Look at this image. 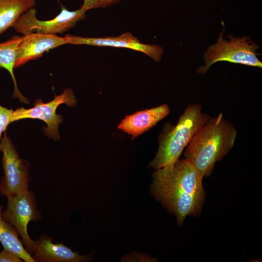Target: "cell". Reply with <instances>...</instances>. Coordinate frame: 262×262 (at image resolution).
Returning <instances> with one entry per match:
<instances>
[{
    "mask_svg": "<svg viewBox=\"0 0 262 262\" xmlns=\"http://www.w3.org/2000/svg\"><path fill=\"white\" fill-rule=\"evenodd\" d=\"M169 113V107L166 104L139 111L126 116L118 128L131 135L133 139L154 126Z\"/></svg>",
    "mask_w": 262,
    "mask_h": 262,
    "instance_id": "7c38bea8",
    "label": "cell"
},
{
    "mask_svg": "<svg viewBox=\"0 0 262 262\" xmlns=\"http://www.w3.org/2000/svg\"><path fill=\"white\" fill-rule=\"evenodd\" d=\"M13 111L12 109H9L0 105V141L2 133L6 131L8 126L11 123V118Z\"/></svg>",
    "mask_w": 262,
    "mask_h": 262,
    "instance_id": "2e32d148",
    "label": "cell"
},
{
    "mask_svg": "<svg viewBox=\"0 0 262 262\" xmlns=\"http://www.w3.org/2000/svg\"><path fill=\"white\" fill-rule=\"evenodd\" d=\"M237 132L220 113L210 118L185 148V159L190 161L202 177L212 174L215 164L232 148Z\"/></svg>",
    "mask_w": 262,
    "mask_h": 262,
    "instance_id": "7a4b0ae2",
    "label": "cell"
},
{
    "mask_svg": "<svg viewBox=\"0 0 262 262\" xmlns=\"http://www.w3.org/2000/svg\"><path fill=\"white\" fill-rule=\"evenodd\" d=\"M118 0H101L100 8L110 6L116 2Z\"/></svg>",
    "mask_w": 262,
    "mask_h": 262,
    "instance_id": "d6986e66",
    "label": "cell"
},
{
    "mask_svg": "<svg viewBox=\"0 0 262 262\" xmlns=\"http://www.w3.org/2000/svg\"><path fill=\"white\" fill-rule=\"evenodd\" d=\"M23 38V36L14 35L9 39L0 43V68L7 70L11 76L14 86L13 98H17L21 102L28 104L29 100L21 94L17 87L14 72L17 48Z\"/></svg>",
    "mask_w": 262,
    "mask_h": 262,
    "instance_id": "4fadbf2b",
    "label": "cell"
},
{
    "mask_svg": "<svg viewBox=\"0 0 262 262\" xmlns=\"http://www.w3.org/2000/svg\"><path fill=\"white\" fill-rule=\"evenodd\" d=\"M2 207L0 205V242L3 248L19 256L24 262H35L23 246L18 238L19 234L13 226L2 217Z\"/></svg>",
    "mask_w": 262,
    "mask_h": 262,
    "instance_id": "9a60e30c",
    "label": "cell"
},
{
    "mask_svg": "<svg viewBox=\"0 0 262 262\" xmlns=\"http://www.w3.org/2000/svg\"><path fill=\"white\" fill-rule=\"evenodd\" d=\"M154 172L151 192L182 225L189 215L200 213L205 198L203 177L189 160H178Z\"/></svg>",
    "mask_w": 262,
    "mask_h": 262,
    "instance_id": "6da1fadb",
    "label": "cell"
},
{
    "mask_svg": "<svg viewBox=\"0 0 262 262\" xmlns=\"http://www.w3.org/2000/svg\"><path fill=\"white\" fill-rule=\"evenodd\" d=\"M64 38L66 44L112 47L137 50L145 53L156 62L161 60L164 53V50L160 46L142 43L129 32L117 36L89 37L67 34Z\"/></svg>",
    "mask_w": 262,
    "mask_h": 262,
    "instance_id": "9c48e42d",
    "label": "cell"
},
{
    "mask_svg": "<svg viewBox=\"0 0 262 262\" xmlns=\"http://www.w3.org/2000/svg\"><path fill=\"white\" fill-rule=\"evenodd\" d=\"M62 104H66L70 107L76 105V98L71 88L65 89L61 94L55 96L48 102L44 103L41 99H38L34 102L33 107L16 108L12 115L11 123L27 118L41 120L47 125L43 128L45 134L55 140L59 139L58 127L59 124L63 121V118L61 115L56 114V110Z\"/></svg>",
    "mask_w": 262,
    "mask_h": 262,
    "instance_id": "8992f818",
    "label": "cell"
},
{
    "mask_svg": "<svg viewBox=\"0 0 262 262\" xmlns=\"http://www.w3.org/2000/svg\"><path fill=\"white\" fill-rule=\"evenodd\" d=\"M2 217L15 227L22 237L25 249L32 254L33 241L28 234L27 226L30 221H36L40 218L33 192L28 190L8 197Z\"/></svg>",
    "mask_w": 262,
    "mask_h": 262,
    "instance_id": "ba28073f",
    "label": "cell"
},
{
    "mask_svg": "<svg viewBox=\"0 0 262 262\" xmlns=\"http://www.w3.org/2000/svg\"><path fill=\"white\" fill-rule=\"evenodd\" d=\"M46 235L33 241V258L38 262H84L91 260L92 255H80L62 243L54 244Z\"/></svg>",
    "mask_w": 262,
    "mask_h": 262,
    "instance_id": "8fae6325",
    "label": "cell"
},
{
    "mask_svg": "<svg viewBox=\"0 0 262 262\" xmlns=\"http://www.w3.org/2000/svg\"><path fill=\"white\" fill-rule=\"evenodd\" d=\"M4 176L0 182V194L7 198L29 190L30 178L28 164L20 158L6 131L0 141Z\"/></svg>",
    "mask_w": 262,
    "mask_h": 262,
    "instance_id": "5b68a950",
    "label": "cell"
},
{
    "mask_svg": "<svg viewBox=\"0 0 262 262\" xmlns=\"http://www.w3.org/2000/svg\"><path fill=\"white\" fill-rule=\"evenodd\" d=\"M22 259L16 253L4 248L0 252V262H22Z\"/></svg>",
    "mask_w": 262,
    "mask_h": 262,
    "instance_id": "e0dca14e",
    "label": "cell"
},
{
    "mask_svg": "<svg viewBox=\"0 0 262 262\" xmlns=\"http://www.w3.org/2000/svg\"><path fill=\"white\" fill-rule=\"evenodd\" d=\"M101 0H83L81 8L85 11L100 8Z\"/></svg>",
    "mask_w": 262,
    "mask_h": 262,
    "instance_id": "ac0fdd59",
    "label": "cell"
},
{
    "mask_svg": "<svg viewBox=\"0 0 262 262\" xmlns=\"http://www.w3.org/2000/svg\"><path fill=\"white\" fill-rule=\"evenodd\" d=\"M66 44L64 37L56 34L39 33L24 34L17 48L15 68L41 57L45 52Z\"/></svg>",
    "mask_w": 262,
    "mask_h": 262,
    "instance_id": "30bf717a",
    "label": "cell"
},
{
    "mask_svg": "<svg viewBox=\"0 0 262 262\" xmlns=\"http://www.w3.org/2000/svg\"><path fill=\"white\" fill-rule=\"evenodd\" d=\"M210 118L202 111L199 104H189L177 123L167 124L159 139V147L149 166L158 169L173 164L178 160L192 138Z\"/></svg>",
    "mask_w": 262,
    "mask_h": 262,
    "instance_id": "3957f363",
    "label": "cell"
},
{
    "mask_svg": "<svg viewBox=\"0 0 262 262\" xmlns=\"http://www.w3.org/2000/svg\"><path fill=\"white\" fill-rule=\"evenodd\" d=\"M35 4V0H0V36Z\"/></svg>",
    "mask_w": 262,
    "mask_h": 262,
    "instance_id": "5bb4252c",
    "label": "cell"
},
{
    "mask_svg": "<svg viewBox=\"0 0 262 262\" xmlns=\"http://www.w3.org/2000/svg\"><path fill=\"white\" fill-rule=\"evenodd\" d=\"M224 30L220 34L217 42L205 52V65L198 68L197 72L205 73L213 64L223 61L262 68V63L257 57L259 46L246 36H229V40H224Z\"/></svg>",
    "mask_w": 262,
    "mask_h": 262,
    "instance_id": "277c9868",
    "label": "cell"
},
{
    "mask_svg": "<svg viewBox=\"0 0 262 262\" xmlns=\"http://www.w3.org/2000/svg\"><path fill=\"white\" fill-rule=\"evenodd\" d=\"M86 12L81 7L75 11H69L61 5V12L55 17L48 20H41L36 17V9L32 8L22 14L13 27L23 35L30 33H62L84 18Z\"/></svg>",
    "mask_w": 262,
    "mask_h": 262,
    "instance_id": "52a82bcc",
    "label": "cell"
}]
</instances>
